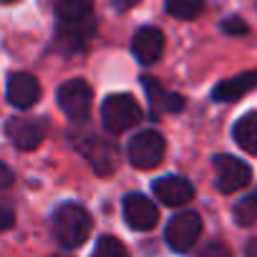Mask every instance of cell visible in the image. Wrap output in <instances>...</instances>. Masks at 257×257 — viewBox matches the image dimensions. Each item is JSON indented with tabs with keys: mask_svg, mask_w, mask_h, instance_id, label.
Segmentation results:
<instances>
[{
	"mask_svg": "<svg viewBox=\"0 0 257 257\" xmlns=\"http://www.w3.org/2000/svg\"><path fill=\"white\" fill-rule=\"evenodd\" d=\"M13 224H16V209H13V204L8 199L0 197V232L11 229Z\"/></svg>",
	"mask_w": 257,
	"mask_h": 257,
	"instance_id": "obj_22",
	"label": "cell"
},
{
	"mask_svg": "<svg viewBox=\"0 0 257 257\" xmlns=\"http://www.w3.org/2000/svg\"><path fill=\"white\" fill-rule=\"evenodd\" d=\"M199 257H232V249L224 244V242H209Z\"/></svg>",
	"mask_w": 257,
	"mask_h": 257,
	"instance_id": "obj_23",
	"label": "cell"
},
{
	"mask_svg": "<svg viewBox=\"0 0 257 257\" xmlns=\"http://www.w3.org/2000/svg\"><path fill=\"white\" fill-rule=\"evenodd\" d=\"M132 51L137 56V61L142 66H152L162 58L164 53V33L154 26H144L134 33V41H132Z\"/></svg>",
	"mask_w": 257,
	"mask_h": 257,
	"instance_id": "obj_11",
	"label": "cell"
},
{
	"mask_svg": "<svg viewBox=\"0 0 257 257\" xmlns=\"http://www.w3.org/2000/svg\"><path fill=\"white\" fill-rule=\"evenodd\" d=\"M202 227L204 224H202V217L197 212H179L169 219V224L164 229L167 244L174 252H189L194 247V242L199 239Z\"/></svg>",
	"mask_w": 257,
	"mask_h": 257,
	"instance_id": "obj_6",
	"label": "cell"
},
{
	"mask_svg": "<svg viewBox=\"0 0 257 257\" xmlns=\"http://www.w3.org/2000/svg\"><path fill=\"white\" fill-rule=\"evenodd\" d=\"M0 3H16V0H0Z\"/></svg>",
	"mask_w": 257,
	"mask_h": 257,
	"instance_id": "obj_27",
	"label": "cell"
},
{
	"mask_svg": "<svg viewBox=\"0 0 257 257\" xmlns=\"http://www.w3.org/2000/svg\"><path fill=\"white\" fill-rule=\"evenodd\" d=\"M91 36H93V21H86V23H58L56 41H58V46H63L68 51H81Z\"/></svg>",
	"mask_w": 257,
	"mask_h": 257,
	"instance_id": "obj_15",
	"label": "cell"
},
{
	"mask_svg": "<svg viewBox=\"0 0 257 257\" xmlns=\"http://www.w3.org/2000/svg\"><path fill=\"white\" fill-rule=\"evenodd\" d=\"M152 189H154L157 199L162 204H169V207H182V204H187L194 197V184L187 177H179V174H169V177L154 179Z\"/></svg>",
	"mask_w": 257,
	"mask_h": 257,
	"instance_id": "obj_10",
	"label": "cell"
},
{
	"mask_svg": "<svg viewBox=\"0 0 257 257\" xmlns=\"http://www.w3.org/2000/svg\"><path fill=\"white\" fill-rule=\"evenodd\" d=\"M41 96V83L36 81V76L21 71V73H11L8 78V101L16 108H31Z\"/></svg>",
	"mask_w": 257,
	"mask_h": 257,
	"instance_id": "obj_13",
	"label": "cell"
},
{
	"mask_svg": "<svg viewBox=\"0 0 257 257\" xmlns=\"http://www.w3.org/2000/svg\"><path fill=\"white\" fill-rule=\"evenodd\" d=\"M254 88H257V71H242V73H237L232 78L219 81L212 88V101H217V103H234V101H239L244 93H249Z\"/></svg>",
	"mask_w": 257,
	"mask_h": 257,
	"instance_id": "obj_12",
	"label": "cell"
},
{
	"mask_svg": "<svg viewBox=\"0 0 257 257\" xmlns=\"http://www.w3.org/2000/svg\"><path fill=\"white\" fill-rule=\"evenodd\" d=\"M91 257H128V249H126L116 237L106 234V237H101V239L96 242Z\"/></svg>",
	"mask_w": 257,
	"mask_h": 257,
	"instance_id": "obj_20",
	"label": "cell"
},
{
	"mask_svg": "<svg viewBox=\"0 0 257 257\" xmlns=\"http://www.w3.org/2000/svg\"><path fill=\"white\" fill-rule=\"evenodd\" d=\"M58 23H86L93 13V0H53Z\"/></svg>",
	"mask_w": 257,
	"mask_h": 257,
	"instance_id": "obj_16",
	"label": "cell"
},
{
	"mask_svg": "<svg viewBox=\"0 0 257 257\" xmlns=\"http://www.w3.org/2000/svg\"><path fill=\"white\" fill-rule=\"evenodd\" d=\"M73 144H76V149L88 159L91 169H93L98 177H108V174L116 172V167H118V149H116V144H113L111 139L98 137V134H93V132H86L81 139L73 137Z\"/></svg>",
	"mask_w": 257,
	"mask_h": 257,
	"instance_id": "obj_3",
	"label": "cell"
},
{
	"mask_svg": "<svg viewBox=\"0 0 257 257\" xmlns=\"http://www.w3.org/2000/svg\"><path fill=\"white\" fill-rule=\"evenodd\" d=\"M232 214H234V222H237L239 227H252V224H257V192L242 197L239 202H234Z\"/></svg>",
	"mask_w": 257,
	"mask_h": 257,
	"instance_id": "obj_18",
	"label": "cell"
},
{
	"mask_svg": "<svg viewBox=\"0 0 257 257\" xmlns=\"http://www.w3.org/2000/svg\"><path fill=\"white\" fill-rule=\"evenodd\" d=\"M123 219H126V224L132 229L149 232L159 222V209H157V204L149 197H144L139 192H132L123 199Z\"/></svg>",
	"mask_w": 257,
	"mask_h": 257,
	"instance_id": "obj_8",
	"label": "cell"
},
{
	"mask_svg": "<svg viewBox=\"0 0 257 257\" xmlns=\"http://www.w3.org/2000/svg\"><path fill=\"white\" fill-rule=\"evenodd\" d=\"M91 229H93V219H91L88 209L81 207V204L66 202L53 214V237L66 249L81 247L88 239Z\"/></svg>",
	"mask_w": 257,
	"mask_h": 257,
	"instance_id": "obj_1",
	"label": "cell"
},
{
	"mask_svg": "<svg viewBox=\"0 0 257 257\" xmlns=\"http://www.w3.org/2000/svg\"><path fill=\"white\" fill-rule=\"evenodd\" d=\"M101 121L106 126V132L111 134L128 132V128H134L142 121V106L128 93H111L106 96L101 106Z\"/></svg>",
	"mask_w": 257,
	"mask_h": 257,
	"instance_id": "obj_2",
	"label": "cell"
},
{
	"mask_svg": "<svg viewBox=\"0 0 257 257\" xmlns=\"http://www.w3.org/2000/svg\"><path fill=\"white\" fill-rule=\"evenodd\" d=\"M6 134H8V139L13 142L16 149H21V152H33V149L41 147L46 128H43V123H41L38 118L13 116V118H8V123H6Z\"/></svg>",
	"mask_w": 257,
	"mask_h": 257,
	"instance_id": "obj_9",
	"label": "cell"
},
{
	"mask_svg": "<svg viewBox=\"0 0 257 257\" xmlns=\"http://www.w3.org/2000/svg\"><path fill=\"white\" fill-rule=\"evenodd\" d=\"M142 83H144V91H147V96H149V106H152V118H159L164 111H169V113H177V111H182L184 108V98L179 96V93H169L159 81H154L152 76H144L142 78Z\"/></svg>",
	"mask_w": 257,
	"mask_h": 257,
	"instance_id": "obj_14",
	"label": "cell"
},
{
	"mask_svg": "<svg viewBox=\"0 0 257 257\" xmlns=\"http://www.w3.org/2000/svg\"><path fill=\"white\" fill-rule=\"evenodd\" d=\"M91 101H93V91L86 81L81 78H71L58 88V106L63 108V113L73 121H83L91 111Z\"/></svg>",
	"mask_w": 257,
	"mask_h": 257,
	"instance_id": "obj_7",
	"label": "cell"
},
{
	"mask_svg": "<svg viewBox=\"0 0 257 257\" xmlns=\"http://www.w3.org/2000/svg\"><path fill=\"white\" fill-rule=\"evenodd\" d=\"M204 11V0H167V13L179 21H194Z\"/></svg>",
	"mask_w": 257,
	"mask_h": 257,
	"instance_id": "obj_19",
	"label": "cell"
},
{
	"mask_svg": "<svg viewBox=\"0 0 257 257\" xmlns=\"http://www.w3.org/2000/svg\"><path fill=\"white\" fill-rule=\"evenodd\" d=\"M212 167H214V187L222 194H232L239 192L242 187H247L252 182V169L247 162L229 157V154H217L212 157Z\"/></svg>",
	"mask_w": 257,
	"mask_h": 257,
	"instance_id": "obj_4",
	"label": "cell"
},
{
	"mask_svg": "<svg viewBox=\"0 0 257 257\" xmlns=\"http://www.w3.org/2000/svg\"><path fill=\"white\" fill-rule=\"evenodd\" d=\"M219 28L227 33V36H247V23L239 18V16H229V18H224L222 23H219Z\"/></svg>",
	"mask_w": 257,
	"mask_h": 257,
	"instance_id": "obj_21",
	"label": "cell"
},
{
	"mask_svg": "<svg viewBox=\"0 0 257 257\" xmlns=\"http://www.w3.org/2000/svg\"><path fill=\"white\" fill-rule=\"evenodd\" d=\"M11 184H13V172L0 162V189H8Z\"/></svg>",
	"mask_w": 257,
	"mask_h": 257,
	"instance_id": "obj_24",
	"label": "cell"
},
{
	"mask_svg": "<svg viewBox=\"0 0 257 257\" xmlns=\"http://www.w3.org/2000/svg\"><path fill=\"white\" fill-rule=\"evenodd\" d=\"M167 154V142L159 132H142L128 142V162L139 169H154Z\"/></svg>",
	"mask_w": 257,
	"mask_h": 257,
	"instance_id": "obj_5",
	"label": "cell"
},
{
	"mask_svg": "<svg viewBox=\"0 0 257 257\" xmlns=\"http://www.w3.org/2000/svg\"><path fill=\"white\" fill-rule=\"evenodd\" d=\"M244 257H257V237H252V239L244 244Z\"/></svg>",
	"mask_w": 257,
	"mask_h": 257,
	"instance_id": "obj_26",
	"label": "cell"
},
{
	"mask_svg": "<svg viewBox=\"0 0 257 257\" xmlns=\"http://www.w3.org/2000/svg\"><path fill=\"white\" fill-rule=\"evenodd\" d=\"M232 137L242 152L257 157V111H249L237 118V123L232 126Z\"/></svg>",
	"mask_w": 257,
	"mask_h": 257,
	"instance_id": "obj_17",
	"label": "cell"
},
{
	"mask_svg": "<svg viewBox=\"0 0 257 257\" xmlns=\"http://www.w3.org/2000/svg\"><path fill=\"white\" fill-rule=\"evenodd\" d=\"M137 3H139V0H111V6H113L116 11H132Z\"/></svg>",
	"mask_w": 257,
	"mask_h": 257,
	"instance_id": "obj_25",
	"label": "cell"
}]
</instances>
